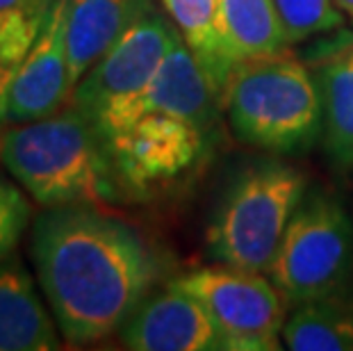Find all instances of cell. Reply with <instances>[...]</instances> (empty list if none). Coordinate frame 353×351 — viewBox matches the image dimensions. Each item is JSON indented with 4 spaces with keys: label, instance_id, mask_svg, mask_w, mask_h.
I'll return each instance as SVG.
<instances>
[{
    "label": "cell",
    "instance_id": "44dd1931",
    "mask_svg": "<svg viewBox=\"0 0 353 351\" xmlns=\"http://www.w3.org/2000/svg\"><path fill=\"white\" fill-rule=\"evenodd\" d=\"M52 0H0V14H26V17H46Z\"/></svg>",
    "mask_w": 353,
    "mask_h": 351
},
{
    "label": "cell",
    "instance_id": "ac0fdd59",
    "mask_svg": "<svg viewBox=\"0 0 353 351\" xmlns=\"http://www.w3.org/2000/svg\"><path fill=\"white\" fill-rule=\"evenodd\" d=\"M274 7L290 46L342 30L347 21L333 0H274Z\"/></svg>",
    "mask_w": 353,
    "mask_h": 351
},
{
    "label": "cell",
    "instance_id": "3957f363",
    "mask_svg": "<svg viewBox=\"0 0 353 351\" xmlns=\"http://www.w3.org/2000/svg\"><path fill=\"white\" fill-rule=\"evenodd\" d=\"M221 108L246 146L290 155L321 135V101L312 69L290 48L232 64Z\"/></svg>",
    "mask_w": 353,
    "mask_h": 351
},
{
    "label": "cell",
    "instance_id": "e0dca14e",
    "mask_svg": "<svg viewBox=\"0 0 353 351\" xmlns=\"http://www.w3.org/2000/svg\"><path fill=\"white\" fill-rule=\"evenodd\" d=\"M219 23L235 59L290 48L274 0H216Z\"/></svg>",
    "mask_w": 353,
    "mask_h": 351
},
{
    "label": "cell",
    "instance_id": "2e32d148",
    "mask_svg": "<svg viewBox=\"0 0 353 351\" xmlns=\"http://www.w3.org/2000/svg\"><path fill=\"white\" fill-rule=\"evenodd\" d=\"M283 345L292 351H353V299L337 294L294 305Z\"/></svg>",
    "mask_w": 353,
    "mask_h": 351
},
{
    "label": "cell",
    "instance_id": "9a60e30c",
    "mask_svg": "<svg viewBox=\"0 0 353 351\" xmlns=\"http://www.w3.org/2000/svg\"><path fill=\"white\" fill-rule=\"evenodd\" d=\"M160 3L221 99L228 73L237 59L230 53L226 37L221 32L219 3L216 0H160Z\"/></svg>",
    "mask_w": 353,
    "mask_h": 351
},
{
    "label": "cell",
    "instance_id": "7a4b0ae2",
    "mask_svg": "<svg viewBox=\"0 0 353 351\" xmlns=\"http://www.w3.org/2000/svg\"><path fill=\"white\" fill-rule=\"evenodd\" d=\"M0 164L43 208L114 205L128 197L99 128L69 106L0 135Z\"/></svg>",
    "mask_w": 353,
    "mask_h": 351
},
{
    "label": "cell",
    "instance_id": "8992f818",
    "mask_svg": "<svg viewBox=\"0 0 353 351\" xmlns=\"http://www.w3.org/2000/svg\"><path fill=\"white\" fill-rule=\"evenodd\" d=\"M176 34L169 14L151 5L82 76L69 106L78 108L103 135L146 92Z\"/></svg>",
    "mask_w": 353,
    "mask_h": 351
},
{
    "label": "cell",
    "instance_id": "5b68a950",
    "mask_svg": "<svg viewBox=\"0 0 353 351\" xmlns=\"http://www.w3.org/2000/svg\"><path fill=\"white\" fill-rule=\"evenodd\" d=\"M267 276L288 305L351 294L353 226L333 194L305 192Z\"/></svg>",
    "mask_w": 353,
    "mask_h": 351
},
{
    "label": "cell",
    "instance_id": "7c38bea8",
    "mask_svg": "<svg viewBox=\"0 0 353 351\" xmlns=\"http://www.w3.org/2000/svg\"><path fill=\"white\" fill-rule=\"evenodd\" d=\"M321 101V141L328 158L353 169V32L342 30L310 59Z\"/></svg>",
    "mask_w": 353,
    "mask_h": 351
},
{
    "label": "cell",
    "instance_id": "6da1fadb",
    "mask_svg": "<svg viewBox=\"0 0 353 351\" xmlns=\"http://www.w3.org/2000/svg\"><path fill=\"white\" fill-rule=\"evenodd\" d=\"M30 256L52 317L73 345L121 331L160 274L151 246L101 205L46 208L32 223Z\"/></svg>",
    "mask_w": 353,
    "mask_h": 351
},
{
    "label": "cell",
    "instance_id": "30bf717a",
    "mask_svg": "<svg viewBox=\"0 0 353 351\" xmlns=\"http://www.w3.org/2000/svg\"><path fill=\"white\" fill-rule=\"evenodd\" d=\"M119 333L134 351H221L212 317L176 283L148 294Z\"/></svg>",
    "mask_w": 353,
    "mask_h": 351
},
{
    "label": "cell",
    "instance_id": "8fae6325",
    "mask_svg": "<svg viewBox=\"0 0 353 351\" xmlns=\"http://www.w3.org/2000/svg\"><path fill=\"white\" fill-rule=\"evenodd\" d=\"M221 110L219 94L185 43L183 34L178 32L146 92L103 132V137L139 112H167V114L183 117L210 132Z\"/></svg>",
    "mask_w": 353,
    "mask_h": 351
},
{
    "label": "cell",
    "instance_id": "52a82bcc",
    "mask_svg": "<svg viewBox=\"0 0 353 351\" xmlns=\"http://www.w3.org/2000/svg\"><path fill=\"white\" fill-rule=\"evenodd\" d=\"M212 317L221 351H278L288 303L267 274L230 265L203 267L174 281Z\"/></svg>",
    "mask_w": 353,
    "mask_h": 351
},
{
    "label": "cell",
    "instance_id": "277c9868",
    "mask_svg": "<svg viewBox=\"0 0 353 351\" xmlns=\"http://www.w3.org/2000/svg\"><path fill=\"white\" fill-rule=\"evenodd\" d=\"M305 176L281 160L255 162L232 178L208 226L216 263L269 274L292 214L305 197Z\"/></svg>",
    "mask_w": 353,
    "mask_h": 351
},
{
    "label": "cell",
    "instance_id": "4fadbf2b",
    "mask_svg": "<svg viewBox=\"0 0 353 351\" xmlns=\"http://www.w3.org/2000/svg\"><path fill=\"white\" fill-rule=\"evenodd\" d=\"M55 324L32 276L12 253L0 263V351L59 349L62 342Z\"/></svg>",
    "mask_w": 353,
    "mask_h": 351
},
{
    "label": "cell",
    "instance_id": "9c48e42d",
    "mask_svg": "<svg viewBox=\"0 0 353 351\" xmlns=\"http://www.w3.org/2000/svg\"><path fill=\"white\" fill-rule=\"evenodd\" d=\"M66 7L52 0L32 46L14 73L3 106V126L28 123L69 106L73 85L66 55Z\"/></svg>",
    "mask_w": 353,
    "mask_h": 351
},
{
    "label": "cell",
    "instance_id": "5bb4252c",
    "mask_svg": "<svg viewBox=\"0 0 353 351\" xmlns=\"http://www.w3.org/2000/svg\"><path fill=\"white\" fill-rule=\"evenodd\" d=\"M151 5L153 0H69L66 55L73 89Z\"/></svg>",
    "mask_w": 353,
    "mask_h": 351
},
{
    "label": "cell",
    "instance_id": "ba28073f",
    "mask_svg": "<svg viewBox=\"0 0 353 351\" xmlns=\"http://www.w3.org/2000/svg\"><path fill=\"white\" fill-rule=\"evenodd\" d=\"M208 130L167 112H139L103 139L125 194H148L190 171L205 151Z\"/></svg>",
    "mask_w": 353,
    "mask_h": 351
},
{
    "label": "cell",
    "instance_id": "d6986e66",
    "mask_svg": "<svg viewBox=\"0 0 353 351\" xmlns=\"http://www.w3.org/2000/svg\"><path fill=\"white\" fill-rule=\"evenodd\" d=\"M43 17L26 14H0V126H3V106L14 73L32 46Z\"/></svg>",
    "mask_w": 353,
    "mask_h": 351
},
{
    "label": "cell",
    "instance_id": "7402d4cb",
    "mask_svg": "<svg viewBox=\"0 0 353 351\" xmlns=\"http://www.w3.org/2000/svg\"><path fill=\"white\" fill-rule=\"evenodd\" d=\"M333 3L340 7L344 17H347L351 23H353V0H333Z\"/></svg>",
    "mask_w": 353,
    "mask_h": 351
},
{
    "label": "cell",
    "instance_id": "ffe728a7",
    "mask_svg": "<svg viewBox=\"0 0 353 351\" xmlns=\"http://www.w3.org/2000/svg\"><path fill=\"white\" fill-rule=\"evenodd\" d=\"M32 205L17 185L0 176V263L17 251L21 237L28 230Z\"/></svg>",
    "mask_w": 353,
    "mask_h": 351
}]
</instances>
